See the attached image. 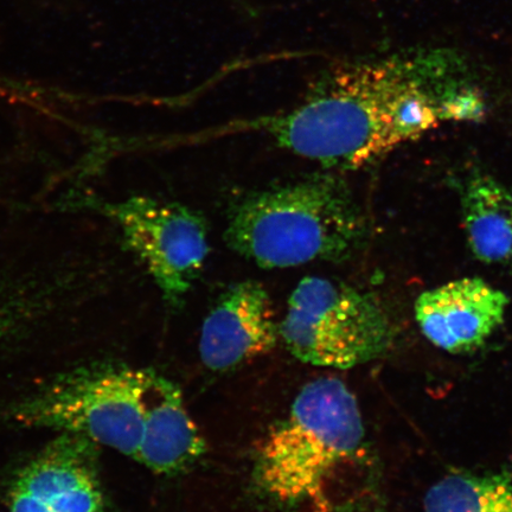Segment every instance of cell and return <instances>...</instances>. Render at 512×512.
I'll return each mask as SVG.
<instances>
[{"mask_svg": "<svg viewBox=\"0 0 512 512\" xmlns=\"http://www.w3.org/2000/svg\"><path fill=\"white\" fill-rule=\"evenodd\" d=\"M447 64L428 59L350 63L324 76L302 105L253 126L324 168L355 170L464 119Z\"/></svg>", "mask_w": 512, "mask_h": 512, "instance_id": "cell-1", "label": "cell"}, {"mask_svg": "<svg viewBox=\"0 0 512 512\" xmlns=\"http://www.w3.org/2000/svg\"><path fill=\"white\" fill-rule=\"evenodd\" d=\"M364 438L354 393L337 377H319L300 390L286 418L268 433L256 458V480L286 507L332 512V486L361 462Z\"/></svg>", "mask_w": 512, "mask_h": 512, "instance_id": "cell-2", "label": "cell"}, {"mask_svg": "<svg viewBox=\"0 0 512 512\" xmlns=\"http://www.w3.org/2000/svg\"><path fill=\"white\" fill-rule=\"evenodd\" d=\"M367 224L341 178L317 175L254 192L230 211L224 240L265 270L343 262L362 246Z\"/></svg>", "mask_w": 512, "mask_h": 512, "instance_id": "cell-3", "label": "cell"}, {"mask_svg": "<svg viewBox=\"0 0 512 512\" xmlns=\"http://www.w3.org/2000/svg\"><path fill=\"white\" fill-rule=\"evenodd\" d=\"M156 376L125 364H83L6 403L0 427L78 435L136 459Z\"/></svg>", "mask_w": 512, "mask_h": 512, "instance_id": "cell-4", "label": "cell"}, {"mask_svg": "<svg viewBox=\"0 0 512 512\" xmlns=\"http://www.w3.org/2000/svg\"><path fill=\"white\" fill-rule=\"evenodd\" d=\"M115 261L104 246H72L0 261V357L76 323L110 291Z\"/></svg>", "mask_w": 512, "mask_h": 512, "instance_id": "cell-5", "label": "cell"}, {"mask_svg": "<svg viewBox=\"0 0 512 512\" xmlns=\"http://www.w3.org/2000/svg\"><path fill=\"white\" fill-rule=\"evenodd\" d=\"M280 338L300 362L347 370L381 357L392 324L373 294L320 277L300 281L288 299Z\"/></svg>", "mask_w": 512, "mask_h": 512, "instance_id": "cell-6", "label": "cell"}, {"mask_svg": "<svg viewBox=\"0 0 512 512\" xmlns=\"http://www.w3.org/2000/svg\"><path fill=\"white\" fill-rule=\"evenodd\" d=\"M80 209L111 223L125 252L136 258L171 307H179L208 259L206 220L188 207L146 196L120 201L82 197Z\"/></svg>", "mask_w": 512, "mask_h": 512, "instance_id": "cell-7", "label": "cell"}, {"mask_svg": "<svg viewBox=\"0 0 512 512\" xmlns=\"http://www.w3.org/2000/svg\"><path fill=\"white\" fill-rule=\"evenodd\" d=\"M99 447L57 434L12 477L9 512H105Z\"/></svg>", "mask_w": 512, "mask_h": 512, "instance_id": "cell-8", "label": "cell"}, {"mask_svg": "<svg viewBox=\"0 0 512 512\" xmlns=\"http://www.w3.org/2000/svg\"><path fill=\"white\" fill-rule=\"evenodd\" d=\"M279 339L270 294L258 281H241L222 293L204 319L201 360L210 370H230L268 354Z\"/></svg>", "mask_w": 512, "mask_h": 512, "instance_id": "cell-9", "label": "cell"}, {"mask_svg": "<svg viewBox=\"0 0 512 512\" xmlns=\"http://www.w3.org/2000/svg\"><path fill=\"white\" fill-rule=\"evenodd\" d=\"M507 294L478 278H463L432 288L415 303L422 334L450 354H469L483 347L504 322Z\"/></svg>", "mask_w": 512, "mask_h": 512, "instance_id": "cell-10", "label": "cell"}, {"mask_svg": "<svg viewBox=\"0 0 512 512\" xmlns=\"http://www.w3.org/2000/svg\"><path fill=\"white\" fill-rule=\"evenodd\" d=\"M207 452L206 440L184 405L181 389L157 374L147 402L142 444L136 459L157 475L172 476Z\"/></svg>", "mask_w": 512, "mask_h": 512, "instance_id": "cell-11", "label": "cell"}, {"mask_svg": "<svg viewBox=\"0 0 512 512\" xmlns=\"http://www.w3.org/2000/svg\"><path fill=\"white\" fill-rule=\"evenodd\" d=\"M467 243L485 264L512 267V190L475 174L460 189Z\"/></svg>", "mask_w": 512, "mask_h": 512, "instance_id": "cell-12", "label": "cell"}, {"mask_svg": "<svg viewBox=\"0 0 512 512\" xmlns=\"http://www.w3.org/2000/svg\"><path fill=\"white\" fill-rule=\"evenodd\" d=\"M425 512H512V471L453 473L427 491Z\"/></svg>", "mask_w": 512, "mask_h": 512, "instance_id": "cell-13", "label": "cell"}]
</instances>
